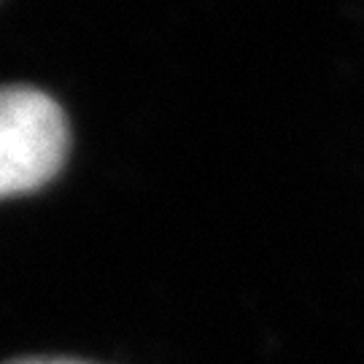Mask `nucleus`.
<instances>
[{
    "label": "nucleus",
    "mask_w": 364,
    "mask_h": 364,
    "mask_svg": "<svg viewBox=\"0 0 364 364\" xmlns=\"http://www.w3.org/2000/svg\"><path fill=\"white\" fill-rule=\"evenodd\" d=\"M65 154L63 108L33 87H0V197L52 181Z\"/></svg>",
    "instance_id": "nucleus-1"
},
{
    "label": "nucleus",
    "mask_w": 364,
    "mask_h": 364,
    "mask_svg": "<svg viewBox=\"0 0 364 364\" xmlns=\"http://www.w3.org/2000/svg\"><path fill=\"white\" fill-rule=\"evenodd\" d=\"M9 364H84V362H70V359H16Z\"/></svg>",
    "instance_id": "nucleus-2"
}]
</instances>
